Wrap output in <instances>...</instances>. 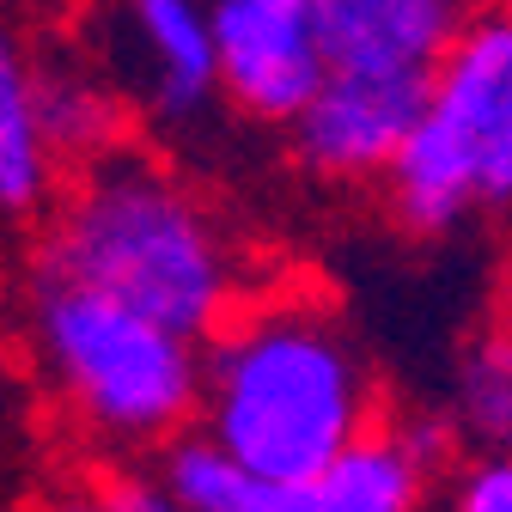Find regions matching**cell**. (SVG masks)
I'll return each instance as SVG.
<instances>
[{
	"label": "cell",
	"instance_id": "cell-12",
	"mask_svg": "<svg viewBox=\"0 0 512 512\" xmlns=\"http://www.w3.org/2000/svg\"><path fill=\"white\" fill-rule=\"evenodd\" d=\"M452 427L476 458H512V324L482 330L452 378Z\"/></svg>",
	"mask_w": 512,
	"mask_h": 512
},
{
	"label": "cell",
	"instance_id": "cell-4",
	"mask_svg": "<svg viewBox=\"0 0 512 512\" xmlns=\"http://www.w3.org/2000/svg\"><path fill=\"white\" fill-rule=\"evenodd\" d=\"M384 189L421 238L512 214V7L470 13Z\"/></svg>",
	"mask_w": 512,
	"mask_h": 512
},
{
	"label": "cell",
	"instance_id": "cell-8",
	"mask_svg": "<svg viewBox=\"0 0 512 512\" xmlns=\"http://www.w3.org/2000/svg\"><path fill=\"white\" fill-rule=\"evenodd\" d=\"M421 104H427V86L330 74V86L293 122V153L311 177H330V183H366V177L391 183L415 122H421Z\"/></svg>",
	"mask_w": 512,
	"mask_h": 512
},
{
	"label": "cell",
	"instance_id": "cell-9",
	"mask_svg": "<svg viewBox=\"0 0 512 512\" xmlns=\"http://www.w3.org/2000/svg\"><path fill=\"white\" fill-rule=\"evenodd\" d=\"M122 49H128V80L135 98L159 122L202 116L208 98H220V49H214V7L196 0H135L116 13Z\"/></svg>",
	"mask_w": 512,
	"mask_h": 512
},
{
	"label": "cell",
	"instance_id": "cell-2",
	"mask_svg": "<svg viewBox=\"0 0 512 512\" xmlns=\"http://www.w3.org/2000/svg\"><path fill=\"white\" fill-rule=\"evenodd\" d=\"M31 275L122 299L196 348H208L250 299L220 214L171 165L135 147L86 165L68 183L31 250Z\"/></svg>",
	"mask_w": 512,
	"mask_h": 512
},
{
	"label": "cell",
	"instance_id": "cell-11",
	"mask_svg": "<svg viewBox=\"0 0 512 512\" xmlns=\"http://www.w3.org/2000/svg\"><path fill=\"white\" fill-rule=\"evenodd\" d=\"M55 171L61 159L37 116L25 43L7 37V55H0V202H7V214H43L55 202Z\"/></svg>",
	"mask_w": 512,
	"mask_h": 512
},
{
	"label": "cell",
	"instance_id": "cell-6",
	"mask_svg": "<svg viewBox=\"0 0 512 512\" xmlns=\"http://www.w3.org/2000/svg\"><path fill=\"white\" fill-rule=\"evenodd\" d=\"M220 98L256 122H299L330 86L317 0H220L214 7Z\"/></svg>",
	"mask_w": 512,
	"mask_h": 512
},
{
	"label": "cell",
	"instance_id": "cell-3",
	"mask_svg": "<svg viewBox=\"0 0 512 512\" xmlns=\"http://www.w3.org/2000/svg\"><path fill=\"white\" fill-rule=\"evenodd\" d=\"M25 348L61 421L98 445L165 458L177 439H189V421H202L208 348L171 336L122 299L31 275Z\"/></svg>",
	"mask_w": 512,
	"mask_h": 512
},
{
	"label": "cell",
	"instance_id": "cell-5",
	"mask_svg": "<svg viewBox=\"0 0 512 512\" xmlns=\"http://www.w3.org/2000/svg\"><path fill=\"white\" fill-rule=\"evenodd\" d=\"M159 482L183 512H415L433 470L409 452V439L391 421L366 445H354L342 464L299 482L250 476L202 433H189L159 458Z\"/></svg>",
	"mask_w": 512,
	"mask_h": 512
},
{
	"label": "cell",
	"instance_id": "cell-1",
	"mask_svg": "<svg viewBox=\"0 0 512 512\" xmlns=\"http://www.w3.org/2000/svg\"><path fill=\"white\" fill-rule=\"evenodd\" d=\"M196 427L238 470L299 482L342 464L391 421L342 311L311 287H269L208 342Z\"/></svg>",
	"mask_w": 512,
	"mask_h": 512
},
{
	"label": "cell",
	"instance_id": "cell-7",
	"mask_svg": "<svg viewBox=\"0 0 512 512\" xmlns=\"http://www.w3.org/2000/svg\"><path fill=\"white\" fill-rule=\"evenodd\" d=\"M464 25L470 7H458V0H317L330 74L348 80L433 86Z\"/></svg>",
	"mask_w": 512,
	"mask_h": 512
},
{
	"label": "cell",
	"instance_id": "cell-13",
	"mask_svg": "<svg viewBox=\"0 0 512 512\" xmlns=\"http://www.w3.org/2000/svg\"><path fill=\"white\" fill-rule=\"evenodd\" d=\"M43 512H183L171 500V488L159 476H128V470H110V476H86L74 488H61L43 500Z\"/></svg>",
	"mask_w": 512,
	"mask_h": 512
},
{
	"label": "cell",
	"instance_id": "cell-14",
	"mask_svg": "<svg viewBox=\"0 0 512 512\" xmlns=\"http://www.w3.org/2000/svg\"><path fill=\"white\" fill-rule=\"evenodd\" d=\"M452 512H512V458H464Z\"/></svg>",
	"mask_w": 512,
	"mask_h": 512
},
{
	"label": "cell",
	"instance_id": "cell-10",
	"mask_svg": "<svg viewBox=\"0 0 512 512\" xmlns=\"http://www.w3.org/2000/svg\"><path fill=\"white\" fill-rule=\"evenodd\" d=\"M25 61H31L37 116L49 128V147H55L61 165L86 171V165L122 153V98H116V86H104L74 55H25Z\"/></svg>",
	"mask_w": 512,
	"mask_h": 512
}]
</instances>
